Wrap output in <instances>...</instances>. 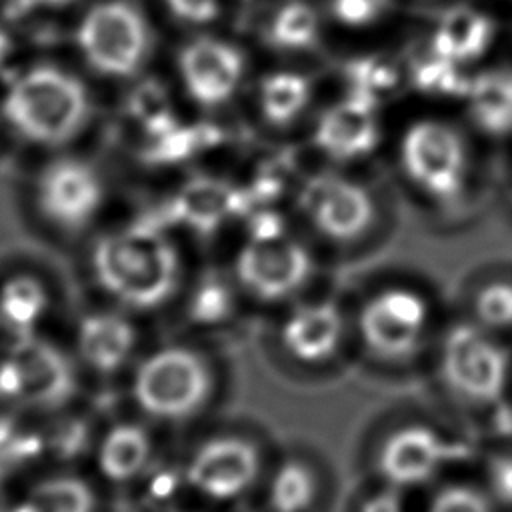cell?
<instances>
[{"instance_id": "cell-1", "label": "cell", "mask_w": 512, "mask_h": 512, "mask_svg": "<svg viewBox=\"0 0 512 512\" xmlns=\"http://www.w3.org/2000/svg\"><path fill=\"white\" fill-rule=\"evenodd\" d=\"M98 286L120 306L154 310L166 304L180 284V254L158 228L136 224L112 230L92 250Z\"/></svg>"}, {"instance_id": "cell-2", "label": "cell", "mask_w": 512, "mask_h": 512, "mask_svg": "<svg viewBox=\"0 0 512 512\" xmlns=\"http://www.w3.org/2000/svg\"><path fill=\"white\" fill-rule=\"evenodd\" d=\"M90 110L84 82L56 64H32L20 70L2 96V116L10 128L44 148L74 140L84 130Z\"/></svg>"}, {"instance_id": "cell-3", "label": "cell", "mask_w": 512, "mask_h": 512, "mask_svg": "<svg viewBox=\"0 0 512 512\" xmlns=\"http://www.w3.org/2000/svg\"><path fill=\"white\" fill-rule=\"evenodd\" d=\"M74 44L96 74L130 78L142 70L152 50L148 20L128 0L92 4L74 28Z\"/></svg>"}, {"instance_id": "cell-4", "label": "cell", "mask_w": 512, "mask_h": 512, "mask_svg": "<svg viewBox=\"0 0 512 512\" xmlns=\"http://www.w3.org/2000/svg\"><path fill=\"white\" fill-rule=\"evenodd\" d=\"M212 392L206 360L184 346H166L148 354L134 370L132 398L150 418L180 422L194 416Z\"/></svg>"}, {"instance_id": "cell-5", "label": "cell", "mask_w": 512, "mask_h": 512, "mask_svg": "<svg viewBox=\"0 0 512 512\" xmlns=\"http://www.w3.org/2000/svg\"><path fill=\"white\" fill-rule=\"evenodd\" d=\"M508 372V352L480 324L458 322L444 334L440 374L456 396L474 404L498 402Z\"/></svg>"}, {"instance_id": "cell-6", "label": "cell", "mask_w": 512, "mask_h": 512, "mask_svg": "<svg viewBox=\"0 0 512 512\" xmlns=\"http://www.w3.org/2000/svg\"><path fill=\"white\" fill-rule=\"evenodd\" d=\"M74 370L54 344L32 336L14 338L0 358V400L26 408H58L74 392Z\"/></svg>"}, {"instance_id": "cell-7", "label": "cell", "mask_w": 512, "mask_h": 512, "mask_svg": "<svg viewBox=\"0 0 512 512\" xmlns=\"http://www.w3.org/2000/svg\"><path fill=\"white\" fill-rule=\"evenodd\" d=\"M430 320L428 302L412 288L392 286L372 294L360 308L362 342L386 360L408 358L424 338Z\"/></svg>"}, {"instance_id": "cell-8", "label": "cell", "mask_w": 512, "mask_h": 512, "mask_svg": "<svg viewBox=\"0 0 512 512\" xmlns=\"http://www.w3.org/2000/svg\"><path fill=\"white\" fill-rule=\"evenodd\" d=\"M36 206L60 230L86 228L102 210L106 188L100 172L86 160L62 156L48 162L36 180Z\"/></svg>"}, {"instance_id": "cell-9", "label": "cell", "mask_w": 512, "mask_h": 512, "mask_svg": "<svg viewBox=\"0 0 512 512\" xmlns=\"http://www.w3.org/2000/svg\"><path fill=\"white\" fill-rule=\"evenodd\" d=\"M310 272V252L288 236L248 238L234 262L238 284L262 302L290 298L306 284Z\"/></svg>"}, {"instance_id": "cell-10", "label": "cell", "mask_w": 512, "mask_h": 512, "mask_svg": "<svg viewBox=\"0 0 512 512\" xmlns=\"http://www.w3.org/2000/svg\"><path fill=\"white\" fill-rule=\"evenodd\" d=\"M402 160L414 184L436 200H454L464 186V148L440 122H418L406 132Z\"/></svg>"}, {"instance_id": "cell-11", "label": "cell", "mask_w": 512, "mask_h": 512, "mask_svg": "<svg viewBox=\"0 0 512 512\" xmlns=\"http://www.w3.org/2000/svg\"><path fill=\"white\" fill-rule=\"evenodd\" d=\"M260 456L252 442L216 436L200 444L184 468L188 486L204 498L226 502L244 494L258 478Z\"/></svg>"}, {"instance_id": "cell-12", "label": "cell", "mask_w": 512, "mask_h": 512, "mask_svg": "<svg viewBox=\"0 0 512 512\" xmlns=\"http://www.w3.org/2000/svg\"><path fill=\"white\" fill-rule=\"evenodd\" d=\"M300 210L322 236L334 242L358 240L374 222L370 194L336 176L310 180L300 194Z\"/></svg>"}, {"instance_id": "cell-13", "label": "cell", "mask_w": 512, "mask_h": 512, "mask_svg": "<svg viewBox=\"0 0 512 512\" xmlns=\"http://www.w3.org/2000/svg\"><path fill=\"white\" fill-rule=\"evenodd\" d=\"M456 446L444 440L436 430L410 424L394 430L380 446L376 466L386 484L396 488L420 486L432 480L448 464Z\"/></svg>"}, {"instance_id": "cell-14", "label": "cell", "mask_w": 512, "mask_h": 512, "mask_svg": "<svg viewBox=\"0 0 512 512\" xmlns=\"http://www.w3.org/2000/svg\"><path fill=\"white\" fill-rule=\"evenodd\" d=\"M244 62L240 52L216 38L190 40L178 52V76L188 96L212 108L226 102L240 84Z\"/></svg>"}, {"instance_id": "cell-15", "label": "cell", "mask_w": 512, "mask_h": 512, "mask_svg": "<svg viewBox=\"0 0 512 512\" xmlns=\"http://www.w3.org/2000/svg\"><path fill=\"white\" fill-rule=\"evenodd\" d=\"M344 318L332 300H310L294 306L280 326L284 350L298 362H328L340 348Z\"/></svg>"}, {"instance_id": "cell-16", "label": "cell", "mask_w": 512, "mask_h": 512, "mask_svg": "<svg viewBox=\"0 0 512 512\" xmlns=\"http://www.w3.org/2000/svg\"><path fill=\"white\" fill-rule=\"evenodd\" d=\"M352 92L348 100L324 114L314 134L318 148L336 160H352L368 154L378 138L374 98L358 90Z\"/></svg>"}, {"instance_id": "cell-17", "label": "cell", "mask_w": 512, "mask_h": 512, "mask_svg": "<svg viewBox=\"0 0 512 512\" xmlns=\"http://www.w3.org/2000/svg\"><path fill=\"white\" fill-rule=\"evenodd\" d=\"M136 344L134 324L114 310L86 314L76 330V350L82 362L100 374L122 370L130 362Z\"/></svg>"}, {"instance_id": "cell-18", "label": "cell", "mask_w": 512, "mask_h": 512, "mask_svg": "<svg viewBox=\"0 0 512 512\" xmlns=\"http://www.w3.org/2000/svg\"><path fill=\"white\" fill-rule=\"evenodd\" d=\"M98 470L110 482H130L146 472L152 460V438L134 422L114 424L98 444Z\"/></svg>"}, {"instance_id": "cell-19", "label": "cell", "mask_w": 512, "mask_h": 512, "mask_svg": "<svg viewBox=\"0 0 512 512\" xmlns=\"http://www.w3.org/2000/svg\"><path fill=\"white\" fill-rule=\"evenodd\" d=\"M48 308V290L32 274H12L0 284V328L12 338L32 336Z\"/></svg>"}, {"instance_id": "cell-20", "label": "cell", "mask_w": 512, "mask_h": 512, "mask_svg": "<svg viewBox=\"0 0 512 512\" xmlns=\"http://www.w3.org/2000/svg\"><path fill=\"white\" fill-rule=\"evenodd\" d=\"M490 34L492 24L484 14L466 6L454 8L434 34V54L452 62L476 58L486 50Z\"/></svg>"}, {"instance_id": "cell-21", "label": "cell", "mask_w": 512, "mask_h": 512, "mask_svg": "<svg viewBox=\"0 0 512 512\" xmlns=\"http://www.w3.org/2000/svg\"><path fill=\"white\" fill-rule=\"evenodd\" d=\"M10 512H94V494L76 476H52L36 482Z\"/></svg>"}, {"instance_id": "cell-22", "label": "cell", "mask_w": 512, "mask_h": 512, "mask_svg": "<svg viewBox=\"0 0 512 512\" xmlns=\"http://www.w3.org/2000/svg\"><path fill=\"white\" fill-rule=\"evenodd\" d=\"M478 124L494 134L512 128V72H484L468 90Z\"/></svg>"}, {"instance_id": "cell-23", "label": "cell", "mask_w": 512, "mask_h": 512, "mask_svg": "<svg viewBox=\"0 0 512 512\" xmlns=\"http://www.w3.org/2000/svg\"><path fill=\"white\" fill-rule=\"evenodd\" d=\"M240 202L242 196L226 184L202 180L186 188L184 196L178 200V212L192 226L214 228L228 218Z\"/></svg>"}, {"instance_id": "cell-24", "label": "cell", "mask_w": 512, "mask_h": 512, "mask_svg": "<svg viewBox=\"0 0 512 512\" xmlns=\"http://www.w3.org/2000/svg\"><path fill=\"white\" fill-rule=\"evenodd\" d=\"M316 496V474L302 460L282 462L268 484L270 512H310Z\"/></svg>"}, {"instance_id": "cell-25", "label": "cell", "mask_w": 512, "mask_h": 512, "mask_svg": "<svg viewBox=\"0 0 512 512\" xmlns=\"http://www.w3.org/2000/svg\"><path fill=\"white\" fill-rule=\"evenodd\" d=\"M262 110L274 124L292 120L308 100V82L298 74H270L262 82Z\"/></svg>"}, {"instance_id": "cell-26", "label": "cell", "mask_w": 512, "mask_h": 512, "mask_svg": "<svg viewBox=\"0 0 512 512\" xmlns=\"http://www.w3.org/2000/svg\"><path fill=\"white\" fill-rule=\"evenodd\" d=\"M318 18L304 2H288L272 22V40L284 48H304L316 40Z\"/></svg>"}, {"instance_id": "cell-27", "label": "cell", "mask_w": 512, "mask_h": 512, "mask_svg": "<svg viewBox=\"0 0 512 512\" xmlns=\"http://www.w3.org/2000/svg\"><path fill=\"white\" fill-rule=\"evenodd\" d=\"M234 310V292L230 284L218 278L204 280L190 298V316L198 324L224 322Z\"/></svg>"}, {"instance_id": "cell-28", "label": "cell", "mask_w": 512, "mask_h": 512, "mask_svg": "<svg viewBox=\"0 0 512 512\" xmlns=\"http://www.w3.org/2000/svg\"><path fill=\"white\" fill-rule=\"evenodd\" d=\"M476 324L486 330L512 328V282H490L474 298Z\"/></svg>"}, {"instance_id": "cell-29", "label": "cell", "mask_w": 512, "mask_h": 512, "mask_svg": "<svg viewBox=\"0 0 512 512\" xmlns=\"http://www.w3.org/2000/svg\"><path fill=\"white\" fill-rule=\"evenodd\" d=\"M416 84L426 92H442V94H464L470 90V82L464 80L452 60H446L438 54L434 58L422 62L414 72Z\"/></svg>"}, {"instance_id": "cell-30", "label": "cell", "mask_w": 512, "mask_h": 512, "mask_svg": "<svg viewBox=\"0 0 512 512\" xmlns=\"http://www.w3.org/2000/svg\"><path fill=\"white\" fill-rule=\"evenodd\" d=\"M348 76L354 82V90L364 92L372 98L380 90H388L396 82V72L386 62L374 58H360L350 62Z\"/></svg>"}, {"instance_id": "cell-31", "label": "cell", "mask_w": 512, "mask_h": 512, "mask_svg": "<svg viewBox=\"0 0 512 512\" xmlns=\"http://www.w3.org/2000/svg\"><path fill=\"white\" fill-rule=\"evenodd\" d=\"M428 512H492L484 494L468 486H448L440 490Z\"/></svg>"}, {"instance_id": "cell-32", "label": "cell", "mask_w": 512, "mask_h": 512, "mask_svg": "<svg viewBox=\"0 0 512 512\" xmlns=\"http://www.w3.org/2000/svg\"><path fill=\"white\" fill-rule=\"evenodd\" d=\"M486 478L492 494L506 506H512V452L496 454L488 460Z\"/></svg>"}, {"instance_id": "cell-33", "label": "cell", "mask_w": 512, "mask_h": 512, "mask_svg": "<svg viewBox=\"0 0 512 512\" xmlns=\"http://www.w3.org/2000/svg\"><path fill=\"white\" fill-rule=\"evenodd\" d=\"M386 2L388 0H332V10L342 22L360 26L374 20Z\"/></svg>"}, {"instance_id": "cell-34", "label": "cell", "mask_w": 512, "mask_h": 512, "mask_svg": "<svg viewBox=\"0 0 512 512\" xmlns=\"http://www.w3.org/2000/svg\"><path fill=\"white\" fill-rule=\"evenodd\" d=\"M168 10L182 22L206 24L220 12V0H166Z\"/></svg>"}, {"instance_id": "cell-35", "label": "cell", "mask_w": 512, "mask_h": 512, "mask_svg": "<svg viewBox=\"0 0 512 512\" xmlns=\"http://www.w3.org/2000/svg\"><path fill=\"white\" fill-rule=\"evenodd\" d=\"M358 512H406L404 496L400 494V488L388 484V488L364 498Z\"/></svg>"}, {"instance_id": "cell-36", "label": "cell", "mask_w": 512, "mask_h": 512, "mask_svg": "<svg viewBox=\"0 0 512 512\" xmlns=\"http://www.w3.org/2000/svg\"><path fill=\"white\" fill-rule=\"evenodd\" d=\"M284 236V222L274 212H260L250 222V238Z\"/></svg>"}, {"instance_id": "cell-37", "label": "cell", "mask_w": 512, "mask_h": 512, "mask_svg": "<svg viewBox=\"0 0 512 512\" xmlns=\"http://www.w3.org/2000/svg\"><path fill=\"white\" fill-rule=\"evenodd\" d=\"M14 44H12V36L8 34V30L0 24V70L4 68V64L8 62V58L12 56Z\"/></svg>"}, {"instance_id": "cell-38", "label": "cell", "mask_w": 512, "mask_h": 512, "mask_svg": "<svg viewBox=\"0 0 512 512\" xmlns=\"http://www.w3.org/2000/svg\"><path fill=\"white\" fill-rule=\"evenodd\" d=\"M34 6H44V8H60L70 4L72 0H30Z\"/></svg>"}]
</instances>
